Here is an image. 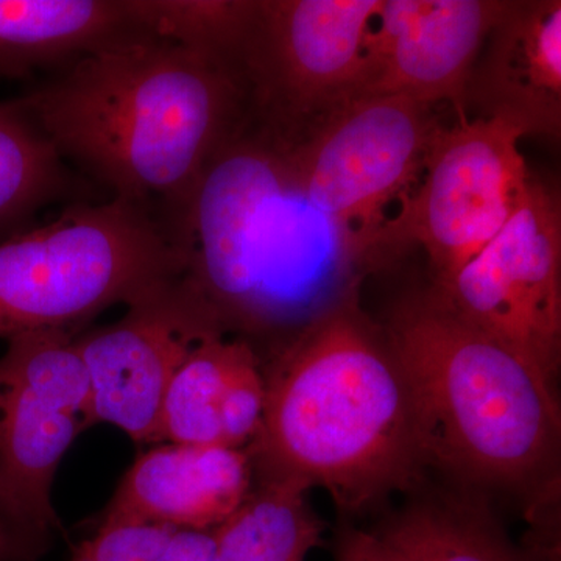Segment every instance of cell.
Returning <instances> with one entry per match:
<instances>
[{
	"label": "cell",
	"instance_id": "cell-19",
	"mask_svg": "<svg viewBox=\"0 0 561 561\" xmlns=\"http://www.w3.org/2000/svg\"><path fill=\"white\" fill-rule=\"evenodd\" d=\"M378 535L400 561H535L470 500L416 505Z\"/></svg>",
	"mask_w": 561,
	"mask_h": 561
},
{
	"label": "cell",
	"instance_id": "cell-21",
	"mask_svg": "<svg viewBox=\"0 0 561 561\" xmlns=\"http://www.w3.org/2000/svg\"><path fill=\"white\" fill-rule=\"evenodd\" d=\"M214 530L127 524L98 529L70 561H214Z\"/></svg>",
	"mask_w": 561,
	"mask_h": 561
},
{
	"label": "cell",
	"instance_id": "cell-8",
	"mask_svg": "<svg viewBox=\"0 0 561 561\" xmlns=\"http://www.w3.org/2000/svg\"><path fill=\"white\" fill-rule=\"evenodd\" d=\"M523 133L500 119L456 121L432 142L419 184L382 232L381 247L416 242L442 286L519 209L531 179Z\"/></svg>",
	"mask_w": 561,
	"mask_h": 561
},
{
	"label": "cell",
	"instance_id": "cell-15",
	"mask_svg": "<svg viewBox=\"0 0 561 561\" xmlns=\"http://www.w3.org/2000/svg\"><path fill=\"white\" fill-rule=\"evenodd\" d=\"M265 381L243 339L203 343L173 376L160 412V443L249 448L261 430Z\"/></svg>",
	"mask_w": 561,
	"mask_h": 561
},
{
	"label": "cell",
	"instance_id": "cell-11",
	"mask_svg": "<svg viewBox=\"0 0 561 561\" xmlns=\"http://www.w3.org/2000/svg\"><path fill=\"white\" fill-rule=\"evenodd\" d=\"M116 323L76 337L90 376L95 421L136 443H160L165 390L203 343L228 335L219 313L190 273L162 280L127 306Z\"/></svg>",
	"mask_w": 561,
	"mask_h": 561
},
{
	"label": "cell",
	"instance_id": "cell-12",
	"mask_svg": "<svg viewBox=\"0 0 561 561\" xmlns=\"http://www.w3.org/2000/svg\"><path fill=\"white\" fill-rule=\"evenodd\" d=\"M507 0H382L365 43L356 99L405 98L451 105L468 119L465 92Z\"/></svg>",
	"mask_w": 561,
	"mask_h": 561
},
{
	"label": "cell",
	"instance_id": "cell-13",
	"mask_svg": "<svg viewBox=\"0 0 561 561\" xmlns=\"http://www.w3.org/2000/svg\"><path fill=\"white\" fill-rule=\"evenodd\" d=\"M465 110L523 136L560 138V0H507L472 66Z\"/></svg>",
	"mask_w": 561,
	"mask_h": 561
},
{
	"label": "cell",
	"instance_id": "cell-5",
	"mask_svg": "<svg viewBox=\"0 0 561 561\" xmlns=\"http://www.w3.org/2000/svg\"><path fill=\"white\" fill-rule=\"evenodd\" d=\"M187 271L157 209L113 197L0 241V339L80 327Z\"/></svg>",
	"mask_w": 561,
	"mask_h": 561
},
{
	"label": "cell",
	"instance_id": "cell-16",
	"mask_svg": "<svg viewBox=\"0 0 561 561\" xmlns=\"http://www.w3.org/2000/svg\"><path fill=\"white\" fill-rule=\"evenodd\" d=\"M149 35L133 0H0V80Z\"/></svg>",
	"mask_w": 561,
	"mask_h": 561
},
{
	"label": "cell",
	"instance_id": "cell-4",
	"mask_svg": "<svg viewBox=\"0 0 561 561\" xmlns=\"http://www.w3.org/2000/svg\"><path fill=\"white\" fill-rule=\"evenodd\" d=\"M426 465L479 486H519L560 442L553 383L476 330L434 290L398 306L386 331Z\"/></svg>",
	"mask_w": 561,
	"mask_h": 561
},
{
	"label": "cell",
	"instance_id": "cell-10",
	"mask_svg": "<svg viewBox=\"0 0 561 561\" xmlns=\"http://www.w3.org/2000/svg\"><path fill=\"white\" fill-rule=\"evenodd\" d=\"M432 290L461 320L556 382L561 359V206L531 179L519 209L456 275Z\"/></svg>",
	"mask_w": 561,
	"mask_h": 561
},
{
	"label": "cell",
	"instance_id": "cell-3",
	"mask_svg": "<svg viewBox=\"0 0 561 561\" xmlns=\"http://www.w3.org/2000/svg\"><path fill=\"white\" fill-rule=\"evenodd\" d=\"M321 220L295 186L286 150L245 121L206 165L171 231L225 330L271 341L273 354L359 294L367 265L346 247L316 245Z\"/></svg>",
	"mask_w": 561,
	"mask_h": 561
},
{
	"label": "cell",
	"instance_id": "cell-1",
	"mask_svg": "<svg viewBox=\"0 0 561 561\" xmlns=\"http://www.w3.org/2000/svg\"><path fill=\"white\" fill-rule=\"evenodd\" d=\"M16 101L65 160L114 197L158 203L168 225L247 119L234 73L151 35L84 55Z\"/></svg>",
	"mask_w": 561,
	"mask_h": 561
},
{
	"label": "cell",
	"instance_id": "cell-7",
	"mask_svg": "<svg viewBox=\"0 0 561 561\" xmlns=\"http://www.w3.org/2000/svg\"><path fill=\"white\" fill-rule=\"evenodd\" d=\"M443 127L437 106L391 95L356 99L284 150L302 201L370 262L381 249L383 214L415 190Z\"/></svg>",
	"mask_w": 561,
	"mask_h": 561
},
{
	"label": "cell",
	"instance_id": "cell-14",
	"mask_svg": "<svg viewBox=\"0 0 561 561\" xmlns=\"http://www.w3.org/2000/svg\"><path fill=\"white\" fill-rule=\"evenodd\" d=\"M245 449L165 443L144 453L122 479L101 526L216 530L253 490Z\"/></svg>",
	"mask_w": 561,
	"mask_h": 561
},
{
	"label": "cell",
	"instance_id": "cell-20",
	"mask_svg": "<svg viewBox=\"0 0 561 561\" xmlns=\"http://www.w3.org/2000/svg\"><path fill=\"white\" fill-rule=\"evenodd\" d=\"M133 9L149 35L209 58L238 77L256 0H133Z\"/></svg>",
	"mask_w": 561,
	"mask_h": 561
},
{
	"label": "cell",
	"instance_id": "cell-23",
	"mask_svg": "<svg viewBox=\"0 0 561 561\" xmlns=\"http://www.w3.org/2000/svg\"><path fill=\"white\" fill-rule=\"evenodd\" d=\"M339 561H400L378 534L350 531L339 548Z\"/></svg>",
	"mask_w": 561,
	"mask_h": 561
},
{
	"label": "cell",
	"instance_id": "cell-18",
	"mask_svg": "<svg viewBox=\"0 0 561 561\" xmlns=\"http://www.w3.org/2000/svg\"><path fill=\"white\" fill-rule=\"evenodd\" d=\"M308 491L295 482H260L214 530V561H305L323 534Z\"/></svg>",
	"mask_w": 561,
	"mask_h": 561
},
{
	"label": "cell",
	"instance_id": "cell-17",
	"mask_svg": "<svg viewBox=\"0 0 561 561\" xmlns=\"http://www.w3.org/2000/svg\"><path fill=\"white\" fill-rule=\"evenodd\" d=\"M77 192L65 158L16 99L0 102V241L27 230L44 206Z\"/></svg>",
	"mask_w": 561,
	"mask_h": 561
},
{
	"label": "cell",
	"instance_id": "cell-6",
	"mask_svg": "<svg viewBox=\"0 0 561 561\" xmlns=\"http://www.w3.org/2000/svg\"><path fill=\"white\" fill-rule=\"evenodd\" d=\"M382 0H256L238 77L247 121L290 150L354 101Z\"/></svg>",
	"mask_w": 561,
	"mask_h": 561
},
{
	"label": "cell",
	"instance_id": "cell-22",
	"mask_svg": "<svg viewBox=\"0 0 561 561\" xmlns=\"http://www.w3.org/2000/svg\"><path fill=\"white\" fill-rule=\"evenodd\" d=\"M49 546V535L27 529L0 513V561H36Z\"/></svg>",
	"mask_w": 561,
	"mask_h": 561
},
{
	"label": "cell",
	"instance_id": "cell-9",
	"mask_svg": "<svg viewBox=\"0 0 561 561\" xmlns=\"http://www.w3.org/2000/svg\"><path fill=\"white\" fill-rule=\"evenodd\" d=\"M76 337L25 332L9 339L0 357V513L49 537L60 526L50 501L55 472L98 423Z\"/></svg>",
	"mask_w": 561,
	"mask_h": 561
},
{
	"label": "cell",
	"instance_id": "cell-2",
	"mask_svg": "<svg viewBox=\"0 0 561 561\" xmlns=\"http://www.w3.org/2000/svg\"><path fill=\"white\" fill-rule=\"evenodd\" d=\"M262 370L264 416L247 448L260 482L321 486L357 511L426 467L408 386L359 294L298 332Z\"/></svg>",
	"mask_w": 561,
	"mask_h": 561
}]
</instances>
